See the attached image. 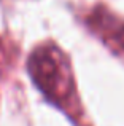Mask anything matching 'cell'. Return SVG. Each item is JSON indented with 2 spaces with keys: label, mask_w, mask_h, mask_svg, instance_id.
<instances>
[{
  "label": "cell",
  "mask_w": 124,
  "mask_h": 126,
  "mask_svg": "<svg viewBox=\"0 0 124 126\" xmlns=\"http://www.w3.org/2000/svg\"><path fill=\"white\" fill-rule=\"evenodd\" d=\"M29 74L41 93L54 104H65L75 93L72 69L62 51L53 45L37 48L29 58Z\"/></svg>",
  "instance_id": "6da1fadb"
},
{
  "label": "cell",
  "mask_w": 124,
  "mask_h": 126,
  "mask_svg": "<svg viewBox=\"0 0 124 126\" xmlns=\"http://www.w3.org/2000/svg\"><path fill=\"white\" fill-rule=\"evenodd\" d=\"M115 27H107L108 34L107 37H110L115 43V46L121 48L124 51V22H115Z\"/></svg>",
  "instance_id": "7a4b0ae2"
}]
</instances>
